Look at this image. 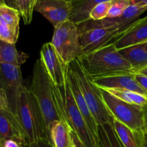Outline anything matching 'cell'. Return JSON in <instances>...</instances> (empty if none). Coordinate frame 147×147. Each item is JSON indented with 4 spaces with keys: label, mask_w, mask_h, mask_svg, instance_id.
Returning a JSON list of instances; mask_svg holds the SVG:
<instances>
[{
    "label": "cell",
    "mask_w": 147,
    "mask_h": 147,
    "mask_svg": "<svg viewBox=\"0 0 147 147\" xmlns=\"http://www.w3.org/2000/svg\"><path fill=\"white\" fill-rule=\"evenodd\" d=\"M139 73V74L144 75V76H146V77H147V66L146 67H144V68H143L142 70H139V71H138V73Z\"/></svg>",
    "instance_id": "74e56055"
},
{
    "label": "cell",
    "mask_w": 147,
    "mask_h": 147,
    "mask_svg": "<svg viewBox=\"0 0 147 147\" xmlns=\"http://www.w3.org/2000/svg\"><path fill=\"white\" fill-rule=\"evenodd\" d=\"M120 100L131 104L145 107L147 106V96L127 90H106Z\"/></svg>",
    "instance_id": "cb8c5ba5"
},
{
    "label": "cell",
    "mask_w": 147,
    "mask_h": 147,
    "mask_svg": "<svg viewBox=\"0 0 147 147\" xmlns=\"http://www.w3.org/2000/svg\"><path fill=\"white\" fill-rule=\"evenodd\" d=\"M51 89L56 109L61 120L64 121L86 147H99L95 142L84 119L79 111L71 93L66 76L62 86H56L51 82Z\"/></svg>",
    "instance_id": "7a4b0ae2"
},
{
    "label": "cell",
    "mask_w": 147,
    "mask_h": 147,
    "mask_svg": "<svg viewBox=\"0 0 147 147\" xmlns=\"http://www.w3.org/2000/svg\"><path fill=\"white\" fill-rule=\"evenodd\" d=\"M28 58V55L19 52L14 43L0 40V63L21 67Z\"/></svg>",
    "instance_id": "ffe728a7"
},
{
    "label": "cell",
    "mask_w": 147,
    "mask_h": 147,
    "mask_svg": "<svg viewBox=\"0 0 147 147\" xmlns=\"http://www.w3.org/2000/svg\"><path fill=\"white\" fill-rule=\"evenodd\" d=\"M22 86H24L20 67L0 63V89L5 93L9 110L14 115L17 109L19 91Z\"/></svg>",
    "instance_id": "9c48e42d"
},
{
    "label": "cell",
    "mask_w": 147,
    "mask_h": 147,
    "mask_svg": "<svg viewBox=\"0 0 147 147\" xmlns=\"http://www.w3.org/2000/svg\"><path fill=\"white\" fill-rule=\"evenodd\" d=\"M29 90L35 98L41 111L46 129V140L51 144L50 129L56 122L61 121V119L53 99L51 81L40 57L37 59L33 66Z\"/></svg>",
    "instance_id": "3957f363"
},
{
    "label": "cell",
    "mask_w": 147,
    "mask_h": 147,
    "mask_svg": "<svg viewBox=\"0 0 147 147\" xmlns=\"http://www.w3.org/2000/svg\"><path fill=\"white\" fill-rule=\"evenodd\" d=\"M78 60L91 78L125 73L135 74L129 63L120 54L112 42L83 55Z\"/></svg>",
    "instance_id": "6da1fadb"
},
{
    "label": "cell",
    "mask_w": 147,
    "mask_h": 147,
    "mask_svg": "<svg viewBox=\"0 0 147 147\" xmlns=\"http://www.w3.org/2000/svg\"><path fill=\"white\" fill-rule=\"evenodd\" d=\"M20 14L18 10L0 4V22L14 32H20Z\"/></svg>",
    "instance_id": "603a6c76"
},
{
    "label": "cell",
    "mask_w": 147,
    "mask_h": 147,
    "mask_svg": "<svg viewBox=\"0 0 147 147\" xmlns=\"http://www.w3.org/2000/svg\"><path fill=\"white\" fill-rule=\"evenodd\" d=\"M97 88L104 90H127L147 96V93L135 80L134 73L114 75L91 78Z\"/></svg>",
    "instance_id": "7c38bea8"
},
{
    "label": "cell",
    "mask_w": 147,
    "mask_h": 147,
    "mask_svg": "<svg viewBox=\"0 0 147 147\" xmlns=\"http://www.w3.org/2000/svg\"><path fill=\"white\" fill-rule=\"evenodd\" d=\"M99 147H124L111 123L99 126Z\"/></svg>",
    "instance_id": "7402d4cb"
},
{
    "label": "cell",
    "mask_w": 147,
    "mask_h": 147,
    "mask_svg": "<svg viewBox=\"0 0 147 147\" xmlns=\"http://www.w3.org/2000/svg\"><path fill=\"white\" fill-rule=\"evenodd\" d=\"M69 68L71 70L77 81L78 86L98 126L111 123L113 119L107 109L101 96L99 88L92 82L91 78L82 68L79 60L76 59L69 63Z\"/></svg>",
    "instance_id": "5b68a950"
},
{
    "label": "cell",
    "mask_w": 147,
    "mask_h": 147,
    "mask_svg": "<svg viewBox=\"0 0 147 147\" xmlns=\"http://www.w3.org/2000/svg\"><path fill=\"white\" fill-rule=\"evenodd\" d=\"M37 1L38 0H17V10L26 25L31 23L33 11Z\"/></svg>",
    "instance_id": "d4e9b609"
},
{
    "label": "cell",
    "mask_w": 147,
    "mask_h": 147,
    "mask_svg": "<svg viewBox=\"0 0 147 147\" xmlns=\"http://www.w3.org/2000/svg\"><path fill=\"white\" fill-rule=\"evenodd\" d=\"M104 103L112 119L135 131L144 133V107L120 100L108 90L100 89Z\"/></svg>",
    "instance_id": "8992f818"
},
{
    "label": "cell",
    "mask_w": 147,
    "mask_h": 147,
    "mask_svg": "<svg viewBox=\"0 0 147 147\" xmlns=\"http://www.w3.org/2000/svg\"><path fill=\"white\" fill-rule=\"evenodd\" d=\"M66 76H67V80L68 82H69V87H70L71 90V93L73 94L75 102H76V106H77L79 111L82 113L83 118L84 119L85 122L86 123V125H87L94 139L99 145V126L97 125V122L95 121L91 112L89 111V109L88 108L86 101H85L84 98L80 88L78 86L76 78L74 76L71 70L69 68V67L67 68Z\"/></svg>",
    "instance_id": "5bb4252c"
},
{
    "label": "cell",
    "mask_w": 147,
    "mask_h": 147,
    "mask_svg": "<svg viewBox=\"0 0 147 147\" xmlns=\"http://www.w3.org/2000/svg\"><path fill=\"white\" fill-rule=\"evenodd\" d=\"M15 116L27 143L42 139L46 140V129L40 109L35 96L25 86L20 88L19 91Z\"/></svg>",
    "instance_id": "277c9868"
},
{
    "label": "cell",
    "mask_w": 147,
    "mask_h": 147,
    "mask_svg": "<svg viewBox=\"0 0 147 147\" xmlns=\"http://www.w3.org/2000/svg\"><path fill=\"white\" fill-rule=\"evenodd\" d=\"M34 10L42 14L55 27L69 20L71 3L63 0H38Z\"/></svg>",
    "instance_id": "4fadbf2b"
},
{
    "label": "cell",
    "mask_w": 147,
    "mask_h": 147,
    "mask_svg": "<svg viewBox=\"0 0 147 147\" xmlns=\"http://www.w3.org/2000/svg\"><path fill=\"white\" fill-rule=\"evenodd\" d=\"M129 5V0H112L110 8L106 18H115L120 17Z\"/></svg>",
    "instance_id": "484cf974"
},
{
    "label": "cell",
    "mask_w": 147,
    "mask_h": 147,
    "mask_svg": "<svg viewBox=\"0 0 147 147\" xmlns=\"http://www.w3.org/2000/svg\"><path fill=\"white\" fill-rule=\"evenodd\" d=\"M112 126L124 147H143L144 133L135 131L115 119L112 121Z\"/></svg>",
    "instance_id": "ac0fdd59"
},
{
    "label": "cell",
    "mask_w": 147,
    "mask_h": 147,
    "mask_svg": "<svg viewBox=\"0 0 147 147\" xmlns=\"http://www.w3.org/2000/svg\"><path fill=\"white\" fill-rule=\"evenodd\" d=\"M63 1H67V2H71V3L72 1H75V0H63Z\"/></svg>",
    "instance_id": "f35d334b"
},
{
    "label": "cell",
    "mask_w": 147,
    "mask_h": 147,
    "mask_svg": "<svg viewBox=\"0 0 147 147\" xmlns=\"http://www.w3.org/2000/svg\"><path fill=\"white\" fill-rule=\"evenodd\" d=\"M147 10V6L131 5L130 4L122 15L115 18H105L101 20H89L84 22L76 24L79 33L86 30L99 27H129L133 22L139 19V17Z\"/></svg>",
    "instance_id": "30bf717a"
},
{
    "label": "cell",
    "mask_w": 147,
    "mask_h": 147,
    "mask_svg": "<svg viewBox=\"0 0 147 147\" xmlns=\"http://www.w3.org/2000/svg\"><path fill=\"white\" fill-rule=\"evenodd\" d=\"M144 128L147 131V106L144 107Z\"/></svg>",
    "instance_id": "d590c367"
},
{
    "label": "cell",
    "mask_w": 147,
    "mask_h": 147,
    "mask_svg": "<svg viewBox=\"0 0 147 147\" xmlns=\"http://www.w3.org/2000/svg\"><path fill=\"white\" fill-rule=\"evenodd\" d=\"M27 144L24 136H13L0 141V147H27Z\"/></svg>",
    "instance_id": "f1b7e54d"
},
{
    "label": "cell",
    "mask_w": 147,
    "mask_h": 147,
    "mask_svg": "<svg viewBox=\"0 0 147 147\" xmlns=\"http://www.w3.org/2000/svg\"><path fill=\"white\" fill-rule=\"evenodd\" d=\"M111 0H75L71 2V12L69 20L79 24L89 20V13L92 9L100 3Z\"/></svg>",
    "instance_id": "d6986e66"
},
{
    "label": "cell",
    "mask_w": 147,
    "mask_h": 147,
    "mask_svg": "<svg viewBox=\"0 0 147 147\" xmlns=\"http://www.w3.org/2000/svg\"><path fill=\"white\" fill-rule=\"evenodd\" d=\"M118 51L135 73L147 66V42L128 46Z\"/></svg>",
    "instance_id": "2e32d148"
},
{
    "label": "cell",
    "mask_w": 147,
    "mask_h": 147,
    "mask_svg": "<svg viewBox=\"0 0 147 147\" xmlns=\"http://www.w3.org/2000/svg\"><path fill=\"white\" fill-rule=\"evenodd\" d=\"M143 147H147V131L144 134V140H143Z\"/></svg>",
    "instance_id": "8d00e7d4"
},
{
    "label": "cell",
    "mask_w": 147,
    "mask_h": 147,
    "mask_svg": "<svg viewBox=\"0 0 147 147\" xmlns=\"http://www.w3.org/2000/svg\"><path fill=\"white\" fill-rule=\"evenodd\" d=\"M6 109H9L7 96L4 90L0 89V110H6Z\"/></svg>",
    "instance_id": "1f68e13d"
},
{
    "label": "cell",
    "mask_w": 147,
    "mask_h": 147,
    "mask_svg": "<svg viewBox=\"0 0 147 147\" xmlns=\"http://www.w3.org/2000/svg\"><path fill=\"white\" fill-rule=\"evenodd\" d=\"M27 147H53V146L46 139H42L28 144Z\"/></svg>",
    "instance_id": "4dcf8cb0"
},
{
    "label": "cell",
    "mask_w": 147,
    "mask_h": 147,
    "mask_svg": "<svg viewBox=\"0 0 147 147\" xmlns=\"http://www.w3.org/2000/svg\"><path fill=\"white\" fill-rule=\"evenodd\" d=\"M147 42V16L133 22L113 42L118 50Z\"/></svg>",
    "instance_id": "9a60e30c"
},
{
    "label": "cell",
    "mask_w": 147,
    "mask_h": 147,
    "mask_svg": "<svg viewBox=\"0 0 147 147\" xmlns=\"http://www.w3.org/2000/svg\"><path fill=\"white\" fill-rule=\"evenodd\" d=\"M17 0H0V4H5L17 10Z\"/></svg>",
    "instance_id": "836d02e7"
},
{
    "label": "cell",
    "mask_w": 147,
    "mask_h": 147,
    "mask_svg": "<svg viewBox=\"0 0 147 147\" xmlns=\"http://www.w3.org/2000/svg\"><path fill=\"white\" fill-rule=\"evenodd\" d=\"M19 32H14V30H11L0 22V40L7 42L16 44Z\"/></svg>",
    "instance_id": "83f0119b"
},
{
    "label": "cell",
    "mask_w": 147,
    "mask_h": 147,
    "mask_svg": "<svg viewBox=\"0 0 147 147\" xmlns=\"http://www.w3.org/2000/svg\"><path fill=\"white\" fill-rule=\"evenodd\" d=\"M111 1L100 3L95 6L89 13V20H101L106 18L110 8Z\"/></svg>",
    "instance_id": "4316f807"
},
{
    "label": "cell",
    "mask_w": 147,
    "mask_h": 147,
    "mask_svg": "<svg viewBox=\"0 0 147 147\" xmlns=\"http://www.w3.org/2000/svg\"><path fill=\"white\" fill-rule=\"evenodd\" d=\"M135 79L141 88L146 92L147 93V77L144 75L139 73H135Z\"/></svg>",
    "instance_id": "f546056e"
},
{
    "label": "cell",
    "mask_w": 147,
    "mask_h": 147,
    "mask_svg": "<svg viewBox=\"0 0 147 147\" xmlns=\"http://www.w3.org/2000/svg\"><path fill=\"white\" fill-rule=\"evenodd\" d=\"M50 43L66 66L83 55L76 24L69 20L54 27Z\"/></svg>",
    "instance_id": "52a82bcc"
},
{
    "label": "cell",
    "mask_w": 147,
    "mask_h": 147,
    "mask_svg": "<svg viewBox=\"0 0 147 147\" xmlns=\"http://www.w3.org/2000/svg\"><path fill=\"white\" fill-rule=\"evenodd\" d=\"M128 27H99L80 33L79 44L83 51V55L92 53L112 43Z\"/></svg>",
    "instance_id": "ba28073f"
},
{
    "label": "cell",
    "mask_w": 147,
    "mask_h": 147,
    "mask_svg": "<svg viewBox=\"0 0 147 147\" xmlns=\"http://www.w3.org/2000/svg\"><path fill=\"white\" fill-rule=\"evenodd\" d=\"M71 129L63 120L56 122L50 129V140L53 147H74Z\"/></svg>",
    "instance_id": "44dd1931"
},
{
    "label": "cell",
    "mask_w": 147,
    "mask_h": 147,
    "mask_svg": "<svg viewBox=\"0 0 147 147\" xmlns=\"http://www.w3.org/2000/svg\"><path fill=\"white\" fill-rule=\"evenodd\" d=\"M71 139L74 143V147H86L83 143H82V141L79 139L77 135H76L72 130L71 132Z\"/></svg>",
    "instance_id": "d6a6232c"
},
{
    "label": "cell",
    "mask_w": 147,
    "mask_h": 147,
    "mask_svg": "<svg viewBox=\"0 0 147 147\" xmlns=\"http://www.w3.org/2000/svg\"><path fill=\"white\" fill-rule=\"evenodd\" d=\"M40 58L43 62L46 72L54 86H62L66 81V72L68 66L61 60L50 42L45 43L40 53Z\"/></svg>",
    "instance_id": "8fae6325"
},
{
    "label": "cell",
    "mask_w": 147,
    "mask_h": 147,
    "mask_svg": "<svg viewBox=\"0 0 147 147\" xmlns=\"http://www.w3.org/2000/svg\"><path fill=\"white\" fill-rule=\"evenodd\" d=\"M13 136L25 137L15 115L9 109L0 110V141Z\"/></svg>",
    "instance_id": "e0dca14e"
},
{
    "label": "cell",
    "mask_w": 147,
    "mask_h": 147,
    "mask_svg": "<svg viewBox=\"0 0 147 147\" xmlns=\"http://www.w3.org/2000/svg\"><path fill=\"white\" fill-rule=\"evenodd\" d=\"M129 2L131 5L147 6V0H129Z\"/></svg>",
    "instance_id": "e575fe53"
}]
</instances>
